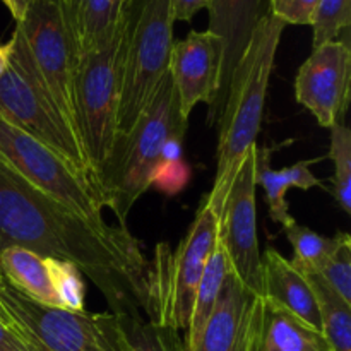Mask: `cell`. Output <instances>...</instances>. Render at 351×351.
I'll use <instances>...</instances> for the list:
<instances>
[{
    "label": "cell",
    "mask_w": 351,
    "mask_h": 351,
    "mask_svg": "<svg viewBox=\"0 0 351 351\" xmlns=\"http://www.w3.org/2000/svg\"><path fill=\"white\" fill-rule=\"evenodd\" d=\"M7 247L74 264L105 297L112 314L146 311L149 264L129 228L91 225L0 156V250Z\"/></svg>",
    "instance_id": "obj_1"
},
{
    "label": "cell",
    "mask_w": 351,
    "mask_h": 351,
    "mask_svg": "<svg viewBox=\"0 0 351 351\" xmlns=\"http://www.w3.org/2000/svg\"><path fill=\"white\" fill-rule=\"evenodd\" d=\"M287 24L266 14L252 34L245 53L233 71L219 112L218 163L213 191L206 197L221 213L232 182L250 147L256 146L263 123L269 77L281 34Z\"/></svg>",
    "instance_id": "obj_2"
},
{
    "label": "cell",
    "mask_w": 351,
    "mask_h": 351,
    "mask_svg": "<svg viewBox=\"0 0 351 351\" xmlns=\"http://www.w3.org/2000/svg\"><path fill=\"white\" fill-rule=\"evenodd\" d=\"M189 119L180 112L177 89L168 72L153 99L125 136L117 137L112 154L96 175L105 208L127 226V216L137 199L153 185L167 165V147L184 139Z\"/></svg>",
    "instance_id": "obj_3"
},
{
    "label": "cell",
    "mask_w": 351,
    "mask_h": 351,
    "mask_svg": "<svg viewBox=\"0 0 351 351\" xmlns=\"http://www.w3.org/2000/svg\"><path fill=\"white\" fill-rule=\"evenodd\" d=\"M122 21L119 137L132 129L168 74L175 23L170 0H125Z\"/></svg>",
    "instance_id": "obj_4"
},
{
    "label": "cell",
    "mask_w": 351,
    "mask_h": 351,
    "mask_svg": "<svg viewBox=\"0 0 351 351\" xmlns=\"http://www.w3.org/2000/svg\"><path fill=\"white\" fill-rule=\"evenodd\" d=\"M218 211L204 197L173 252L167 243H158L147 278L146 314L149 321L178 332L187 331L199 280L218 240Z\"/></svg>",
    "instance_id": "obj_5"
},
{
    "label": "cell",
    "mask_w": 351,
    "mask_h": 351,
    "mask_svg": "<svg viewBox=\"0 0 351 351\" xmlns=\"http://www.w3.org/2000/svg\"><path fill=\"white\" fill-rule=\"evenodd\" d=\"M122 33L123 21L120 12V21L112 36L98 48L79 57L75 69V127L95 180L119 137Z\"/></svg>",
    "instance_id": "obj_6"
},
{
    "label": "cell",
    "mask_w": 351,
    "mask_h": 351,
    "mask_svg": "<svg viewBox=\"0 0 351 351\" xmlns=\"http://www.w3.org/2000/svg\"><path fill=\"white\" fill-rule=\"evenodd\" d=\"M12 41L9 67L0 77V119L43 143L82 175L95 180L81 139L55 106L26 47L16 33H12Z\"/></svg>",
    "instance_id": "obj_7"
},
{
    "label": "cell",
    "mask_w": 351,
    "mask_h": 351,
    "mask_svg": "<svg viewBox=\"0 0 351 351\" xmlns=\"http://www.w3.org/2000/svg\"><path fill=\"white\" fill-rule=\"evenodd\" d=\"M0 302L16 331L34 351H129L119 317L41 305L0 274Z\"/></svg>",
    "instance_id": "obj_8"
},
{
    "label": "cell",
    "mask_w": 351,
    "mask_h": 351,
    "mask_svg": "<svg viewBox=\"0 0 351 351\" xmlns=\"http://www.w3.org/2000/svg\"><path fill=\"white\" fill-rule=\"evenodd\" d=\"M0 156L29 184L57 199L91 225L106 228L105 199L95 180L43 143L0 119Z\"/></svg>",
    "instance_id": "obj_9"
},
{
    "label": "cell",
    "mask_w": 351,
    "mask_h": 351,
    "mask_svg": "<svg viewBox=\"0 0 351 351\" xmlns=\"http://www.w3.org/2000/svg\"><path fill=\"white\" fill-rule=\"evenodd\" d=\"M14 33L26 47L58 112L77 134L74 77L79 57L57 0H34L16 21Z\"/></svg>",
    "instance_id": "obj_10"
},
{
    "label": "cell",
    "mask_w": 351,
    "mask_h": 351,
    "mask_svg": "<svg viewBox=\"0 0 351 351\" xmlns=\"http://www.w3.org/2000/svg\"><path fill=\"white\" fill-rule=\"evenodd\" d=\"M256 161L257 144L250 147L243 158L223 202L218 242L228 257L233 274L249 290L263 297V256L257 237Z\"/></svg>",
    "instance_id": "obj_11"
},
{
    "label": "cell",
    "mask_w": 351,
    "mask_h": 351,
    "mask_svg": "<svg viewBox=\"0 0 351 351\" xmlns=\"http://www.w3.org/2000/svg\"><path fill=\"white\" fill-rule=\"evenodd\" d=\"M350 41H328L314 48L295 77V98L326 129L345 123L350 105Z\"/></svg>",
    "instance_id": "obj_12"
},
{
    "label": "cell",
    "mask_w": 351,
    "mask_h": 351,
    "mask_svg": "<svg viewBox=\"0 0 351 351\" xmlns=\"http://www.w3.org/2000/svg\"><path fill=\"white\" fill-rule=\"evenodd\" d=\"M221 41L209 31H191L184 40L173 41L168 72L189 119L197 103L215 106L221 88Z\"/></svg>",
    "instance_id": "obj_13"
},
{
    "label": "cell",
    "mask_w": 351,
    "mask_h": 351,
    "mask_svg": "<svg viewBox=\"0 0 351 351\" xmlns=\"http://www.w3.org/2000/svg\"><path fill=\"white\" fill-rule=\"evenodd\" d=\"M261 298L230 269L201 335L185 351H254Z\"/></svg>",
    "instance_id": "obj_14"
},
{
    "label": "cell",
    "mask_w": 351,
    "mask_h": 351,
    "mask_svg": "<svg viewBox=\"0 0 351 351\" xmlns=\"http://www.w3.org/2000/svg\"><path fill=\"white\" fill-rule=\"evenodd\" d=\"M209 33L221 41V88L215 106L209 110L208 122L219 115L228 91L230 79L245 53L257 24L269 14V0H208Z\"/></svg>",
    "instance_id": "obj_15"
},
{
    "label": "cell",
    "mask_w": 351,
    "mask_h": 351,
    "mask_svg": "<svg viewBox=\"0 0 351 351\" xmlns=\"http://www.w3.org/2000/svg\"><path fill=\"white\" fill-rule=\"evenodd\" d=\"M263 297L321 331L317 297L305 273L276 249L263 256Z\"/></svg>",
    "instance_id": "obj_16"
},
{
    "label": "cell",
    "mask_w": 351,
    "mask_h": 351,
    "mask_svg": "<svg viewBox=\"0 0 351 351\" xmlns=\"http://www.w3.org/2000/svg\"><path fill=\"white\" fill-rule=\"evenodd\" d=\"M254 351H331L321 331L261 298Z\"/></svg>",
    "instance_id": "obj_17"
},
{
    "label": "cell",
    "mask_w": 351,
    "mask_h": 351,
    "mask_svg": "<svg viewBox=\"0 0 351 351\" xmlns=\"http://www.w3.org/2000/svg\"><path fill=\"white\" fill-rule=\"evenodd\" d=\"M77 57L105 43L115 31L122 0H57Z\"/></svg>",
    "instance_id": "obj_18"
},
{
    "label": "cell",
    "mask_w": 351,
    "mask_h": 351,
    "mask_svg": "<svg viewBox=\"0 0 351 351\" xmlns=\"http://www.w3.org/2000/svg\"><path fill=\"white\" fill-rule=\"evenodd\" d=\"M0 274L24 297L48 307H58L51 257H43L23 247L0 250Z\"/></svg>",
    "instance_id": "obj_19"
},
{
    "label": "cell",
    "mask_w": 351,
    "mask_h": 351,
    "mask_svg": "<svg viewBox=\"0 0 351 351\" xmlns=\"http://www.w3.org/2000/svg\"><path fill=\"white\" fill-rule=\"evenodd\" d=\"M273 147H257L256 161V184L266 192V201L269 206V216L273 221L288 228L295 223L291 218L287 202L288 189L297 187L302 191H311L312 187H322V182L311 171V161H298L283 170H274L271 167Z\"/></svg>",
    "instance_id": "obj_20"
},
{
    "label": "cell",
    "mask_w": 351,
    "mask_h": 351,
    "mask_svg": "<svg viewBox=\"0 0 351 351\" xmlns=\"http://www.w3.org/2000/svg\"><path fill=\"white\" fill-rule=\"evenodd\" d=\"M230 261L226 257L225 250H223L221 243L216 240V245L213 252L209 254L208 263H206L202 276L199 280L197 290L194 295V305H192V314L189 328L185 331L184 346L185 350L191 348L195 343L197 336L201 335L202 328H204L206 321L211 315L213 308H215L218 295L221 291L223 281H225L226 274L230 273Z\"/></svg>",
    "instance_id": "obj_21"
},
{
    "label": "cell",
    "mask_w": 351,
    "mask_h": 351,
    "mask_svg": "<svg viewBox=\"0 0 351 351\" xmlns=\"http://www.w3.org/2000/svg\"><path fill=\"white\" fill-rule=\"evenodd\" d=\"M304 273L317 297L321 332L329 350L351 351V304L343 300L317 273L314 271H304Z\"/></svg>",
    "instance_id": "obj_22"
},
{
    "label": "cell",
    "mask_w": 351,
    "mask_h": 351,
    "mask_svg": "<svg viewBox=\"0 0 351 351\" xmlns=\"http://www.w3.org/2000/svg\"><path fill=\"white\" fill-rule=\"evenodd\" d=\"M129 351H185L180 332L144 319L141 312L117 315Z\"/></svg>",
    "instance_id": "obj_23"
},
{
    "label": "cell",
    "mask_w": 351,
    "mask_h": 351,
    "mask_svg": "<svg viewBox=\"0 0 351 351\" xmlns=\"http://www.w3.org/2000/svg\"><path fill=\"white\" fill-rule=\"evenodd\" d=\"M287 239L293 249L291 263L304 271H319L326 261L351 239L348 233L338 232L335 237H322L307 226L298 225L297 221L285 228Z\"/></svg>",
    "instance_id": "obj_24"
},
{
    "label": "cell",
    "mask_w": 351,
    "mask_h": 351,
    "mask_svg": "<svg viewBox=\"0 0 351 351\" xmlns=\"http://www.w3.org/2000/svg\"><path fill=\"white\" fill-rule=\"evenodd\" d=\"M328 158L335 165L332 194L339 208L351 215V130L346 123L331 127Z\"/></svg>",
    "instance_id": "obj_25"
},
{
    "label": "cell",
    "mask_w": 351,
    "mask_h": 351,
    "mask_svg": "<svg viewBox=\"0 0 351 351\" xmlns=\"http://www.w3.org/2000/svg\"><path fill=\"white\" fill-rule=\"evenodd\" d=\"M314 48L328 41H348L351 26V0H319L312 16Z\"/></svg>",
    "instance_id": "obj_26"
},
{
    "label": "cell",
    "mask_w": 351,
    "mask_h": 351,
    "mask_svg": "<svg viewBox=\"0 0 351 351\" xmlns=\"http://www.w3.org/2000/svg\"><path fill=\"white\" fill-rule=\"evenodd\" d=\"M51 264H53V283L58 308L74 312L84 311L86 285L81 271L67 261L51 259Z\"/></svg>",
    "instance_id": "obj_27"
},
{
    "label": "cell",
    "mask_w": 351,
    "mask_h": 351,
    "mask_svg": "<svg viewBox=\"0 0 351 351\" xmlns=\"http://www.w3.org/2000/svg\"><path fill=\"white\" fill-rule=\"evenodd\" d=\"M339 297L351 304V239L346 240L324 266L315 271Z\"/></svg>",
    "instance_id": "obj_28"
},
{
    "label": "cell",
    "mask_w": 351,
    "mask_h": 351,
    "mask_svg": "<svg viewBox=\"0 0 351 351\" xmlns=\"http://www.w3.org/2000/svg\"><path fill=\"white\" fill-rule=\"evenodd\" d=\"M319 0H269V12L285 24L311 26Z\"/></svg>",
    "instance_id": "obj_29"
},
{
    "label": "cell",
    "mask_w": 351,
    "mask_h": 351,
    "mask_svg": "<svg viewBox=\"0 0 351 351\" xmlns=\"http://www.w3.org/2000/svg\"><path fill=\"white\" fill-rule=\"evenodd\" d=\"M0 351H34L14 328L0 322Z\"/></svg>",
    "instance_id": "obj_30"
},
{
    "label": "cell",
    "mask_w": 351,
    "mask_h": 351,
    "mask_svg": "<svg viewBox=\"0 0 351 351\" xmlns=\"http://www.w3.org/2000/svg\"><path fill=\"white\" fill-rule=\"evenodd\" d=\"M173 21H191L199 10L208 9V0H170Z\"/></svg>",
    "instance_id": "obj_31"
},
{
    "label": "cell",
    "mask_w": 351,
    "mask_h": 351,
    "mask_svg": "<svg viewBox=\"0 0 351 351\" xmlns=\"http://www.w3.org/2000/svg\"><path fill=\"white\" fill-rule=\"evenodd\" d=\"M12 50H14L12 38H10V40L7 41V43L0 45V77H2V75L5 74L7 67H9L10 57H12Z\"/></svg>",
    "instance_id": "obj_32"
},
{
    "label": "cell",
    "mask_w": 351,
    "mask_h": 351,
    "mask_svg": "<svg viewBox=\"0 0 351 351\" xmlns=\"http://www.w3.org/2000/svg\"><path fill=\"white\" fill-rule=\"evenodd\" d=\"M34 0H7V9L12 14V17L16 21H19L23 17V14L26 12L27 7L33 3Z\"/></svg>",
    "instance_id": "obj_33"
},
{
    "label": "cell",
    "mask_w": 351,
    "mask_h": 351,
    "mask_svg": "<svg viewBox=\"0 0 351 351\" xmlns=\"http://www.w3.org/2000/svg\"><path fill=\"white\" fill-rule=\"evenodd\" d=\"M0 322H3V324H7V326H10V328H14L12 321H10V317H9V314H7V312H5V308H3L2 302H0ZM14 329H16V328H14Z\"/></svg>",
    "instance_id": "obj_34"
},
{
    "label": "cell",
    "mask_w": 351,
    "mask_h": 351,
    "mask_svg": "<svg viewBox=\"0 0 351 351\" xmlns=\"http://www.w3.org/2000/svg\"><path fill=\"white\" fill-rule=\"evenodd\" d=\"M2 3H3V5H5V7H7V0H2Z\"/></svg>",
    "instance_id": "obj_35"
},
{
    "label": "cell",
    "mask_w": 351,
    "mask_h": 351,
    "mask_svg": "<svg viewBox=\"0 0 351 351\" xmlns=\"http://www.w3.org/2000/svg\"><path fill=\"white\" fill-rule=\"evenodd\" d=\"M122 2H125V0H122Z\"/></svg>",
    "instance_id": "obj_36"
}]
</instances>
